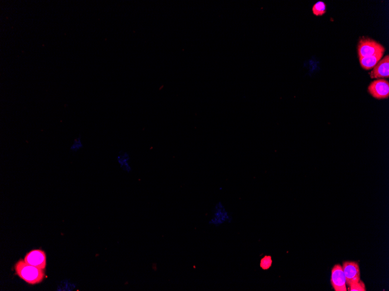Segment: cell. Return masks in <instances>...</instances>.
Here are the masks:
<instances>
[{
    "mask_svg": "<svg viewBox=\"0 0 389 291\" xmlns=\"http://www.w3.org/2000/svg\"><path fill=\"white\" fill-rule=\"evenodd\" d=\"M372 79L389 78V56L387 55L378 62L372 71L370 75Z\"/></svg>",
    "mask_w": 389,
    "mask_h": 291,
    "instance_id": "8",
    "label": "cell"
},
{
    "mask_svg": "<svg viewBox=\"0 0 389 291\" xmlns=\"http://www.w3.org/2000/svg\"><path fill=\"white\" fill-rule=\"evenodd\" d=\"M368 92L378 99H388L389 97V83L384 79L375 81L368 87Z\"/></svg>",
    "mask_w": 389,
    "mask_h": 291,
    "instance_id": "3",
    "label": "cell"
},
{
    "mask_svg": "<svg viewBox=\"0 0 389 291\" xmlns=\"http://www.w3.org/2000/svg\"><path fill=\"white\" fill-rule=\"evenodd\" d=\"M359 58L372 56L380 52H385V48L380 43L370 39H363L358 46Z\"/></svg>",
    "mask_w": 389,
    "mask_h": 291,
    "instance_id": "2",
    "label": "cell"
},
{
    "mask_svg": "<svg viewBox=\"0 0 389 291\" xmlns=\"http://www.w3.org/2000/svg\"><path fill=\"white\" fill-rule=\"evenodd\" d=\"M117 161L121 169L124 171L130 173L132 171L131 165V157L127 151H121L117 155Z\"/></svg>",
    "mask_w": 389,
    "mask_h": 291,
    "instance_id": "10",
    "label": "cell"
},
{
    "mask_svg": "<svg viewBox=\"0 0 389 291\" xmlns=\"http://www.w3.org/2000/svg\"><path fill=\"white\" fill-rule=\"evenodd\" d=\"M272 264V258L270 256H266L260 261V266L263 270H267L270 268Z\"/></svg>",
    "mask_w": 389,
    "mask_h": 291,
    "instance_id": "13",
    "label": "cell"
},
{
    "mask_svg": "<svg viewBox=\"0 0 389 291\" xmlns=\"http://www.w3.org/2000/svg\"><path fill=\"white\" fill-rule=\"evenodd\" d=\"M24 261L27 264L44 270L46 267V255L41 249H34L27 253Z\"/></svg>",
    "mask_w": 389,
    "mask_h": 291,
    "instance_id": "5",
    "label": "cell"
},
{
    "mask_svg": "<svg viewBox=\"0 0 389 291\" xmlns=\"http://www.w3.org/2000/svg\"><path fill=\"white\" fill-rule=\"evenodd\" d=\"M14 267L16 275L30 285L40 283L44 278V270L27 264L23 260H20Z\"/></svg>",
    "mask_w": 389,
    "mask_h": 291,
    "instance_id": "1",
    "label": "cell"
},
{
    "mask_svg": "<svg viewBox=\"0 0 389 291\" xmlns=\"http://www.w3.org/2000/svg\"><path fill=\"white\" fill-rule=\"evenodd\" d=\"M230 220H231V217L223 203L221 202H217L213 207L212 215L209 224L218 227Z\"/></svg>",
    "mask_w": 389,
    "mask_h": 291,
    "instance_id": "4",
    "label": "cell"
},
{
    "mask_svg": "<svg viewBox=\"0 0 389 291\" xmlns=\"http://www.w3.org/2000/svg\"><path fill=\"white\" fill-rule=\"evenodd\" d=\"M343 269L347 285L350 286L360 280V268L357 263L345 262L343 263Z\"/></svg>",
    "mask_w": 389,
    "mask_h": 291,
    "instance_id": "7",
    "label": "cell"
},
{
    "mask_svg": "<svg viewBox=\"0 0 389 291\" xmlns=\"http://www.w3.org/2000/svg\"><path fill=\"white\" fill-rule=\"evenodd\" d=\"M351 291H366V287L362 281H359L350 286Z\"/></svg>",
    "mask_w": 389,
    "mask_h": 291,
    "instance_id": "14",
    "label": "cell"
},
{
    "mask_svg": "<svg viewBox=\"0 0 389 291\" xmlns=\"http://www.w3.org/2000/svg\"><path fill=\"white\" fill-rule=\"evenodd\" d=\"M385 52H380L372 56L360 58V62L361 67L366 70L374 68L375 66L381 60Z\"/></svg>",
    "mask_w": 389,
    "mask_h": 291,
    "instance_id": "9",
    "label": "cell"
},
{
    "mask_svg": "<svg viewBox=\"0 0 389 291\" xmlns=\"http://www.w3.org/2000/svg\"><path fill=\"white\" fill-rule=\"evenodd\" d=\"M326 11V5L323 1H318L314 5L312 8L314 14L316 16H322Z\"/></svg>",
    "mask_w": 389,
    "mask_h": 291,
    "instance_id": "11",
    "label": "cell"
},
{
    "mask_svg": "<svg viewBox=\"0 0 389 291\" xmlns=\"http://www.w3.org/2000/svg\"><path fill=\"white\" fill-rule=\"evenodd\" d=\"M331 283L336 291H346V280L343 268L339 265H335L332 270Z\"/></svg>",
    "mask_w": 389,
    "mask_h": 291,
    "instance_id": "6",
    "label": "cell"
},
{
    "mask_svg": "<svg viewBox=\"0 0 389 291\" xmlns=\"http://www.w3.org/2000/svg\"><path fill=\"white\" fill-rule=\"evenodd\" d=\"M83 148L82 138L78 137L73 141L70 147V151L72 152H77Z\"/></svg>",
    "mask_w": 389,
    "mask_h": 291,
    "instance_id": "12",
    "label": "cell"
}]
</instances>
